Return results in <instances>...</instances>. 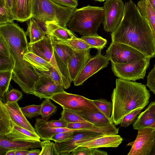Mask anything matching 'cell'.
<instances>
[{
    "label": "cell",
    "mask_w": 155,
    "mask_h": 155,
    "mask_svg": "<svg viewBox=\"0 0 155 155\" xmlns=\"http://www.w3.org/2000/svg\"><path fill=\"white\" fill-rule=\"evenodd\" d=\"M111 36L112 41L129 46L147 57L155 56V39L151 31L132 0L125 2L123 18Z\"/></svg>",
    "instance_id": "obj_1"
},
{
    "label": "cell",
    "mask_w": 155,
    "mask_h": 155,
    "mask_svg": "<svg viewBox=\"0 0 155 155\" xmlns=\"http://www.w3.org/2000/svg\"><path fill=\"white\" fill-rule=\"evenodd\" d=\"M0 35L5 41L15 62L12 79L25 93L33 95L34 84L41 75L24 59L25 54L29 51L25 32L13 22L0 25Z\"/></svg>",
    "instance_id": "obj_2"
},
{
    "label": "cell",
    "mask_w": 155,
    "mask_h": 155,
    "mask_svg": "<svg viewBox=\"0 0 155 155\" xmlns=\"http://www.w3.org/2000/svg\"><path fill=\"white\" fill-rule=\"evenodd\" d=\"M115 84L111 95L113 110L110 120L117 125L126 115L147 106L150 95L146 86L141 83L117 78Z\"/></svg>",
    "instance_id": "obj_3"
},
{
    "label": "cell",
    "mask_w": 155,
    "mask_h": 155,
    "mask_svg": "<svg viewBox=\"0 0 155 155\" xmlns=\"http://www.w3.org/2000/svg\"><path fill=\"white\" fill-rule=\"evenodd\" d=\"M104 17L103 7L88 5L75 9L67 26L73 32L82 36L96 35Z\"/></svg>",
    "instance_id": "obj_4"
},
{
    "label": "cell",
    "mask_w": 155,
    "mask_h": 155,
    "mask_svg": "<svg viewBox=\"0 0 155 155\" xmlns=\"http://www.w3.org/2000/svg\"><path fill=\"white\" fill-rule=\"evenodd\" d=\"M77 8L57 4L51 0H34L32 17L44 21H54L67 27V24Z\"/></svg>",
    "instance_id": "obj_5"
},
{
    "label": "cell",
    "mask_w": 155,
    "mask_h": 155,
    "mask_svg": "<svg viewBox=\"0 0 155 155\" xmlns=\"http://www.w3.org/2000/svg\"><path fill=\"white\" fill-rule=\"evenodd\" d=\"M0 138L11 140H40L34 133L15 123L11 118L0 99Z\"/></svg>",
    "instance_id": "obj_6"
},
{
    "label": "cell",
    "mask_w": 155,
    "mask_h": 155,
    "mask_svg": "<svg viewBox=\"0 0 155 155\" xmlns=\"http://www.w3.org/2000/svg\"><path fill=\"white\" fill-rule=\"evenodd\" d=\"M118 131V128L114 123L105 126L95 125L87 130L74 132L69 139L61 142H55V144L59 155H70L76 148L75 144L79 141L100 135L116 134Z\"/></svg>",
    "instance_id": "obj_7"
},
{
    "label": "cell",
    "mask_w": 155,
    "mask_h": 155,
    "mask_svg": "<svg viewBox=\"0 0 155 155\" xmlns=\"http://www.w3.org/2000/svg\"><path fill=\"white\" fill-rule=\"evenodd\" d=\"M51 100L65 108L75 112L93 113L101 112L94 104L92 100L78 95L66 91L53 95Z\"/></svg>",
    "instance_id": "obj_8"
},
{
    "label": "cell",
    "mask_w": 155,
    "mask_h": 155,
    "mask_svg": "<svg viewBox=\"0 0 155 155\" xmlns=\"http://www.w3.org/2000/svg\"><path fill=\"white\" fill-rule=\"evenodd\" d=\"M150 58L122 64L111 62V69L114 75L124 80L135 81L143 79L150 65Z\"/></svg>",
    "instance_id": "obj_9"
},
{
    "label": "cell",
    "mask_w": 155,
    "mask_h": 155,
    "mask_svg": "<svg viewBox=\"0 0 155 155\" xmlns=\"http://www.w3.org/2000/svg\"><path fill=\"white\" fill-rule=\"evenodd\" d=\"M105 56L111 62L119 64L128 63L147 57L129 46L113 41L107 49Z\"/></svg>",
    "instance_id": "obj_10"
},
{
    "label": "cell",
    "mask_w": 155,
    "mask_h": 155,
    "mask_svg": "<svg viewBox=\"0 0 155 155\" xmlns=\"http://www.w3.org/2000/svg\"><path fill=\"white\" fill-rule=\"evenodd\" d=\"M103 7L104 30L111 33L116 29L123 18L124 4L122 0H106Z\"/></svg>",
    "instance_id": "obj_11"
},
{
    "label": "cell",
    "mask_w": 155,
    "mask_h": 155,
    "mask_svg": "<svg viewBox=\"0 0 155 155\" xmlns=\"http://www.w3.org/2000/svg\"><path fill=\"white\" fill-rule=\"evenodd\" d=\"M51 38L56 61L69 88L72 81L69 76L68 62L69 59L73 54L74 50L67 43Z\"/></svg>",
    "instance_id": "obj_12"
},
{
    "label": "cell",
    "mask_w": 155,
    "mask_h": 155,
    "mask_svg": "<svg viewBox=\"0 0 155 155\" xmlns=\"http://www.w3.org/2000/svg\"><path fill=\"white\" fill-rule=\"evenodd\" d=\"M155 129L147 127L138 130L135 140L127 146L131 148L128 155H150L153 143Z\"/></svg>",
    "instance_id": "obj_13"
},
{
    "label": "cell",
    "mask_w": 155,
    "mask_h": 155,
    "mask_svg": "<svg viewBox=\"0 0 155 155\" xmlns=\"http://www.w3.org/2000/svg\"><path fill=\"white\" fill-rule=\"evenodd\" d=\"M29 51L38 55L52 64L61 75L63 81L64 88H68L59 70L55 60L52 39L50 35H46L42 39L36 42L28 43Z\"/></svg>",
    "instance_id": "obj_14"
},
{
    "label": "cell",
    "mask_w": 155,
    "mask_h": 155,
    "mask_svg": "<svg viewBox=\"0 0 155 155\" xmlns=\"http://www.w3.org/2000/svg\"><path fill=\"white\" fill-rule=\"evenodd\" d=\"M109 60L102 55L101 51L87 62L79 74L73 81L75 86L82 85L90 77L107 66Z\"/></svg>",
    "instance_id": "obj_15"
},
{
    "label": "cell",
    "mask_w": 155,
    "mask_h": 155,
    "mask_svg": "<svg viewBox=\"0 0 155 155\" xmlns=\"http://www.w3.org/2000/svg\"><path fill=\"white\" fill-rule=\"evenodd\" d=\"M64 89L62 87L57 85L50 78L41 75L34 84L33 95L40 99H51L54 95L64 91Z\"/></svg>",
    "instance_id": "obj_16"
},
{
    "label": "cell",
    "mask_w": 155,
    "mask_h": 155,
    "mask_svg": "<svg viewBox=\"0 0 155 155\" xmlns=\"http://www.w3.org/2000/svg\"><path fill=\"white\" fill-rule=\"evenodd\" d=\"M90 50H74L73 54L69 59L68 68L72 82L75 79L88 61L92 57L90 54Z\"/></svg>",
    "instance_id": "obj_17"
},
{
    "label": "cell",
    "mask_w": 155,
    "mask_h": 155,
    "mask_svg": "<svg viewBox=\"0 0 155 155\" xmlns=\"http://www.w3.org/2000/svg\"><path fill=\"white\" fill-rule=\"evenodd\" d=\"M123 138L119 135L105 134L92 140L75 144L76 148L83 146L91 148L101 147H117L122 142Z\"/></svg>",
    "instance_id": "obj_18"
},
{
    "label": "cell",
    "mask_w": 155,
    "mask_h": 155,
    "mask_svg": "<svg viewBox=\"0 0 155 155\" xmlns=\"http://www.w3.org/2000/svg\"><path fill=\"white\" fill-rule=\"evenodd\" d=\"M41 147L40 140H11L0 138V155H5L10 150H29Z\"/></svg>",
    "instance_id": "obj_19"
},
{
    "label": "cell",
    "mask_w": 155,
    "mask_h": 155,
    "mask_svg": "<svg viewBox=\"0 0 155 155\" xmlns=\"http://www.w3.org/2000/svg\"><path fill=\"white\" fill-rule=\"evenodd\" d=\"M34 0H14L13 14L15 20L23 22L31 18Z\"/></svg>",
    "instance_id": "obj_20"
},
{
    "label": "cell",
    "mask_w": 155,
    "mask_h": 155,
    "mask_svg": "<svg viewBox=\"0 0 155 155\" xmlns=\"http://www.w3.org/2000/svg\"><path fill=\"white\" fill-rule=\"evenodd\" d=\"M3 104L11 119L23 128L34 133L35 129L22 112L18 102L5 103Z\"/></svg>",
    "instance_id": "obj_21"
},
{
    "label": "cell",
    "mask_w": 155,
    "mask_h": 155,
    "mask_svg": "<svg viewBox=\"0 0 155 155\" xmlns=\"http://www.w3.org/2000/svg\"><path fill=\"white\" fill-rule=\"evenodd\" d=\"M47 23L49 35L53 39L65 42L76 37L67 27H62L54 21H47Z\"/></svg>",
    "instance_id": "obj_22"
},
{
    "label": "cell",
    "mask_w": 155,
    "mask_h": 155,
    "mask_svg": "<svg viewBox=\"0 0 155 155\" xmlns=\"http://www.w3.org/2000/svg\"><path fill=\"white\" fill-rule=\"evenodd\" d=\"M34 128L40 139L44 140H51L54 135L61 132H71V129L68 128H54L50 127L46 125L41 118H37L34 126Z\"/></svg>",
    "instance_id": "obj_23"
},
{
    "label": "cell",
    "mask_w": 155,
    "mask_h": 155,
    "mask_svg": "<svg viewBox=\"0 0 155 155\" xmlns=\"http://www.w3.org/2000/svg\"><path fill=\"white\" fill-rule=\"evenodd\" d=\"M141 15L148 23L155 39V12L148 0H141L137 5Z\"/></svg>",
    "instance_id": "obj_24"
},
{
    "label": "cell",
    "mask_w": 155,
    "mask_h": 155,
    "mask_svg": "<svg viewBox=\"0 0 155 155\" xmlns=\"http://www.w3.org/2000/svg\"><path fill=\"white\" fill-rule=\"evenodd\" d=\"M155 122V114L147 108L140 113L134 122V129L140 130L149 127Z\"/></svg>",
    "instance_id": "obj_25"
},
{
    "label": "cell",
    "mask_w": 155,
    "mask_h": 155,
    "mask_svg": "<svg viewBox=\"0 0 155 155\" xmlns=\"http://www.w3.org/2000/svg\"><path fill=\"white\" fill-rule=\"evenodd\" d=\"M28 23V28L25 32L30 38V44L33 43L42 39L46 35L37 24L35 19L31 18Z\"/></svg>",
    "instance_id": "obj_26"
},
{
    "label": "cell",
    "mask_w": 155,
    "mask_h": 155,
    "mask_svg": "<svg viewBox=\"0 0 155 155\" xmlns=\"http://www.w3.org/2000/svg\"><path fill=\"white\" fill-rule=\"evenodd\" d=\"M75 112L94 125L105 126L113 124L110 120L101 112L93 113Z\"/></svg>",
    "instance_id": "obj_27"
},
{
    "label": "cell",
    "mask_w": 155,
    "mask_h": 155,
    "mask_svg": "<svg viewBox=\"0 0 155 155\" xmlns=\"http://www.w3.org/2000/svg\"><path fill=\"white\" fill-rule=\"evenodd\" d=\"M24 59L39 71H48L53 66L43 58L29 51L25 54Z\"/></svg>",
    "instance_id": "obj_28"
},
{
    "label": "cell",
    "mask_w": 155,
    "mask_h": 155,
    "mask_svg": "<svg viewBox=\"0 0 155 155\" xmlns=\"http://www.w3.org/2000/svg\"><path fill=\"white\" fill-rule=\"evenodd\" d=\"M13 75V70L0 71V99L4 103Z\"/></svg>",
    "instance_id": "obj_29"
},
{
    "label": "cell",
    "mask_w": 155,
    "mask_h": 155,
    "mask_svg": "<svg viewBox=\"0 0 155 155\" xmlns=\"http://www.w3.org/2000/svg\"><path fill=\"white\" fill-rule=\"evenodd\" d=\"M81 38L92 47L99 51L105 46L107 41L98 34L82 36Z\"/></svg>",
    "instance_id": "obj_30"
},
{
    "label": "cell",
    "mask_w": 155,
    "mask_h": 155,
    "mask_svg": "<svg viewBox=\"0 0 155 155\" xmlns=\"http://www.w3.org/2000/svg\"><path fill=\"white\" fill-rule=\"evenodd\" d=\"M41 104V118L45 121H48L50 117L56 112L57 107L49 99H45Z\"/></svg>",
    "instance_id": "obj_31"
},
{
    "label": "cell",
    "mask_w": 155,
    "mask_h": 155,
    "mask_svg": "<svg viewBox=\"0 0 155 155\" xmlns=\"http://www.w3.org/2000/svg\"><path fill=\"white\" fill-rule=\"evenodd\" d=\"M94 104L108 118H110L113 110L112 102L103 99L92 100Z\"/></svg>",
    "instance_id": "obj_32"
},
{
    "label": "cell",
    "mask_w": 155,
    "mask_h": 155,
    "mask_svg": "<svg viewBox=\"0 0 155 155\" xmlns=\"http://www.w3.org/2000/svg\"><path fill=\"white\" fill-rule=\"evenodd\" d=\"M63 109L60 118L66 120L68 123L77 122H90L75 111L65 108Z\"/></svg>",
    "instance_id": "obj_33"
},
{
    "label": "cell",
    "mask_w": 155,
    "mask_h": 155,
    "mask_svg": "<svg viewBox=\"0 0 155 155\" xmlns=\"http://www.w3.org/2000/svg\"><path fill=\"white\" fill-rule=\"evenodd\" d=\"M107 152L102 151L98 148H91L78 146L70 154L71 155H107Z\"/></svg>",
    "instance_id": "obj_34"
},
{
    "label": "cell",
    "mask_w": 155,
    "mask_h": 155,
    "mask_svg": "<svg viewBox=\"0 0 155 155\" xmlns=\"http://www.w3.org/2000/svg\"><path fill=\"white\" fill-rule=\"evenodd\" d=\"M41 75L47 76L52 79L57 85L64 88V84L62 78L56 68L53 66L48 71H41L37 70Z\"/></svg>",
    "instance_id": "obj_35"
},
{
    "label": "cell",
    "mask_w": 155,
    "mask_h": 155,
    "mask_svg": "<svg viewBox=\"0 0 155 155\" xmlns=\"http://www.w3.org/2000/svg\"><path fill=\"white\" fill-rule=\"evenodd\" d=\"M64 42L68 44L74 50L78 51H85L92 48V46L81 38L76 37Z\"/></svg>",
    "instance_id": "obj_36"
},
{
    "label": "cell",
    "mask_w": 155,
    "mask_h": 155,
    "mask_svg": "<svg viewBox=\"0 0 155 155\" xmlns=\"http://www.w3.org/2000/svg\"><path fill=\"white\" fill-rule=\"evenodd\" d=\"M41 104H32L21 107V109L26 118L31 119L41 115Z\"/></svg>",
    "instance_id": "obj_37"
},
{
    "label": "cell",
    "mask_w": 155,
    "mask_h": 155,
    "mask_svg": "<svg viewBox=\"0 0 155 155\" xmlns=\"http://www.w3.org/2000/svg\"><path fill=\"white\" fill-rule=\"evenodd\" d=\"M50 140L41 141V150L40 155H59L55 143Z\"/></svg>",
    "instance_id": "obj_38"
},
{
    "label": "cell",
    "mask_w": 155,
    "mask_h": 155,
    "mask_svg": "<svg viewBox=\"0 0 155 155\" xmlns=\"http://www.w3.org/2000/svg\"><path fill=\"white\" fill-rule=\"evenodd\" d=\"M14 20V16L4 6L0 0V25L11 23Z\"/></svg>",
    "instance_id": "obj_39"
},
{
    "label": "cell",
    "mask_w": 155,
    "mask_h": 155,
    "mask_svg": "<svg viewBox=\"0 0 155 155\" xmlns=\"http://www.w3.org/2000/svg\"><path fill=\"white\" fill-rule=\"evenodd\" d=\"M15 65L14 60L11 55H0V71L13 70Z\"/></svg>",
    "instance_id": "obj_40"
},
{
    "label": "cell",
    "mask_w": 155,
    "mask_h": 155,
    "mask_svg": "<svg viewBox=\"0 0 155 155\" xmlns=\"http://www.w3.org/2000/svg\"><path fill=\"white\" fill-rule=\"evenodd\" d=\"M142 110L139 108L126 115L120 122L121 126L126 127L132 124L137 116L140 114Z\"/></svg>",
    "instance_id": "obj_41"
},
{
    "label": "cell",
    "mask_w": 155,
    "mask_h": 155,
    "mask_svg": "<svg viewBox=\"0 0 155 155\" xmlns=\"http://www.w3.org/2000/svg\"><path fill=\"white\" fill-rule=\"evenodd\" d=\"M22 97L23 94L21 91L17 89H13L5 94V103L18 102Z\"/></svg>",
    "instance_id": "obj_42"
},
{
    "label": "cell",
    "mask_w": 155,
    "mask_h": 155,
    "mask_svg": "<svg viewBox=\"0 0 155 155\" xmlns=\"http://www.w3.org/2000/svg\"><path fill=\"white\" fill-rule=\"evenodd\" d=\"M43 121L47 126L54 128H66L68 123L66 120L61 118L58 120H52L47 121L43 120Z\"/></svg>",
    "instance_id": "obj_43"
},
{
    "label": "cell",
    "mask_w": 155,
    "mask_h": 155,
    "mask_svg": "<svg viewBox=\"0 0 155 155\" xmlns=\"http://www.w3.org/2000/svg\"><path fill=\"white\" fill-rule=\"evenodd\" d=\"M146 85L155 95V64L147 76Z\"/></svg>",
    "instance_id": "obj_44"
},
{
    "label": "cell",
    "mask_w": 155,
    "mask_h": 155,
    "mask_svg": "<svg viewBox=\"0 0 155 155\" xmlns=\"http://www.w3.org/2000/svg\"><path fill=\"white\" fill-rule=\"evenodd\" d=\"M94 125L91 122L69 123L67 128L73 129H87L91 128Z\"/></svg>",
    "instance_id": "obj_45"
},
{
    "label": "cell",
    "mask_w": 155,
    "mask_h": 155,
    "mask_svg": "<svg viewBox=\"0 0 155 155\" xmlns=\"http://www.w3.org/2000/svg\"><path fill=\"white\" fill-rule=\"evenodd\" d=\"M74 133L63 132L57 134L53 136L51 140L55 142H61L65 141L71 138Z\"/></svg>",
    "instance_id": "obj_46"
},
{
    "label": "cell",
    "mask_w": 155,
    "mask_h": 155,
    "mask_svg": "<svg viewBox=\"0 0 155 155\" xmlns=\"http://www.w3.org/2000/svg\"><path fill=\"white\" fill-rule=\"evenodd\" d=\"M55 3L64 6L76 8L78 0H51Z\"/></svg>",
    "instance_id": "obj_47"
},
{
    "label": "cell",
    "mask_w": 155,
    "mask_h": 155,
    "mask_svg": "<svg viewBox=\"0 0 155 155\" xmlns=\"http://www.w3.org/2000/svg\"><path fill=\"white\" fill-rule=\"evenodd\" d=\"M0 55L5 56H9L11 55L6 42L3 37L1 35H0Z\"/></svg>",
    "instance_id": "obj_48"
},
{
    "label": "cell",
    "mask_w": 155,
    "mask_h": 155,
    "mask_svg": "<svg viewBox=\"0 0 155 155\" xmlns=\"http://www.w3.org/2000/svg\"><path fill=\"white\" fill-rule=\"evenodd\" d=\"M4 6L13 14L14 0H1Z\"/></svg>",
    "instance_id": "obj_49"
},
{
    "label": "cell",
    "mask_w": 155,
    "mask_h": 155,
    "mask_svg": "<svg viewBox=\"0 0 155 155\" xmlns=\"http://www.w3.org/2000/svg\"><path fill=\"white\" fill-rule=\"evenodd\" d=\"M147 108L155 114V101L151 102ZM149 127L155 129V122Z\"/></svg>",
    "instance_id": "obj_50"
},
{
    "label": "cell",
    "mask_w": 155,
    "mask_h": 155,
    "mask_svg": "<svg viewBox=\"0 0 155 155\" xmlns=\"http://www.w3.org/2000/svg\"><path fill=\"white\" fill-rule=\"evenodd\" d=\"M41 150L40 149H32L29 150L27 155H40Z\"/></svg>",
    "instance_id": "obj_51"
},
{
    "label": "cell",
    "mask_w": 155,
    "mask_h": 155,
    "mask_svg": "<svg viewBox=\"0 0 155 155\" xmlns=\"http://www.w3.org/2000/svg\"><path fill=\"white\" fill-rule=\"evenodd\" d=\"M29 150L21 149L17 150L16 155H27Z\"/></svg>",
    "instance_id": "obj_52"
},
{
    "label": "cell",
    "mask_w": 155,
    "mask_h": 155,
    "mask_svg": "<svg viewBox=\"0 0 155 155\" xmlns=\"http://www.w3.org/2000/svg\"><path fill=\"white\" fill-rule=\"evenodd\" d=\"M150 155H155V130L154 142Z\"/></svg>",
    "instance_id": "obj_53"
},
{
    "label": "cell",
    "mask_w": 155,
    "mask_h": 155,
    "mask_svg": "<svg viewBox=\"0 0 155 155\" xmlns=\"http://www.w3.org/2000/svg\"><path fill=\"white\" fill-rule=\"evenodd\" d=\"M17 150H10L7 151L5 155H16Z\"/></svg>",
    "instance_id": "obj_54"
},
{
    "label": "cell",
    "mask_w": 155,
    "mask_h": 155,
    "mask_svg": "<svg viewBox=\"0 0 155 155\" xmlns=\"http://www.w3.org/2000/svg\"><path fill=\"white\" fill-rule=\"evenodd\" d=\"M155 12V0H148Z\"/></svg>",
    "instance_id": "obj_55"
},
{
    "label": "cell",
    "mask_w": 155,
    "mask_h": 155,
    "mask_svg": "<svg viewBox=\"0 0 155 155\" xmlns=\"http://www.w3.org/2000/svg\"><path fill=\"white\" fill-rule=\"evenodd\" d=\"M94 0L97 1H98V2H104L106 0Z\"/></svg>",
    "instance_id": "obj_56"
}]
</instances>
